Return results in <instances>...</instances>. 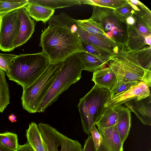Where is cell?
Instances as JSON below:
<instances>
[{
  "label": "cell",
  "instance_id": "6da1fadb",
  "mask_svg": "<svg viewBox=\"0 0 151 151\" xmlns=\"http://www.w3.org/2000/svg\"><path fill=\"white\" fill-rule=\"evenodd\" d=\"M40 46L50 63L64 60L71 55L85 52L76 34L60 27L50 26L41 35Z\"/></svg>",
  "mask_w": 151,
  "mask_h": 151
},
{
  "label": "cell",
  "instance_id": "7a4b0ae2",
  "mask_svg": "<svg viewBox=\"0 0 151 151\" xmlns=\"http://www.w3.org/2000/svg\"><path fill=\"white\" fill-rule=\"evenodd\" d=\"M50 63L48 58L42 52L21 54L12 60L6 75L9 80L21 86L23 89L39 77Z\"/></svg>",
  "mask_w": 151,
  "mask_h": 151
},
{
  "label": "cell",
  "instance_id": "3957f363",
  "mask_svg": "<svg viewBox=\"0 0 151 151\" xmlns=\"http://www.w3.org/2000/svg\"><path fill=\"white\" fill-rule=\"evenodd\" d=\"M91 6L93 13L89 19L96 23L108 37L125 49L128 40V25L126 19L114 9Z\"/></svg>",
  "mask_w": 151,
  "mask_h": 151
},
{
  "label": "cell",
  "instance_id": "277c9868",
  "mask_svg": "<svg viewBox=\"0 0 151 151\" xmlns=\"http://www.w3.org/2000/svg\"><path fill=\"white\" fill-rule=\"evenodd\" d=\"M107 63L117 81H142L151 87V71L144 69L140 65L135 51L119 48Z\"/></svg>",
  "mask_w": 151,
  "mask_h": 151
},
{
  "label": "cell",
  "instance_id": "5b68a950",
  "mask_svg": "<svg viewBox=\"0 0 151 151\" xmlns=\"http://www.w3.org/2000/svg\"><path fill=\"white\" fill-rule=\"evenodd\" d=\"M83 70V65L76 53L66 59L58 76L40 104L37 112H44L57 100L62 93L79 80Z\"/></svg>",
  "mask_w": 151,
  "mask_h": 151
},
{
  "label": "cell",
  "instance_id": "8992f818",
  "mask_svg": "<svg viewBox=\"0 0 151 151\" xmlns=\"http://www.w3.org/2000/svg\"><path fill=\"white\" fill-rule=\"evenodd\" d=\"M64 61L54 63H50L39 77L31 84L23 89L21 100L24 109L30 113L37 112L40 104L62 68Z\"/></svg>",
  "mask_w": 151,
  "mask_h": 151
},
{
  "label": "cell",
  "instance_id": "52a82bcc",
  "mask_svg": "<svg viewBox=\"0 0 151 151\" xmlns=\"http://www.w3.org/2000/svg\"><path fill=\"white\" fill-rule=\"evenodd\" d=\"M111 98L109 90L95 85L79 100L78 107L83 132L91 135V127L99 119L107 104Z\"/></svg>",
  "mask_w": 151,
  "mask_h": 151
},
{
  "label": "cell",
  "instance_id": "ba28073f",
  "mask_svg": "<svg viewBox=\"0 0 151 151\" xmlns=\"http://www.w3.org/2000/svg\"><path fill=\"white\" fill-rule=\"evenodd\" d=\"M128 0L133 8L132 16L134 23L132 25H128V40L125 49L135 51L147 45L145 38L151 35V12L139 1Z\"/></svg>",
  "mask_w": 151,
  "mask_h": 151
},
{
  "label": "cell",
  "instance_id": "9c48e42d",
  "mask_svg": "<svg viewBox=\"0 0 151 151\" xmlns=\"http://www.w3.org/2000/svg\"><path fill=\"white\" fill-rule=\"evenodd\" d=\"M38 127L47 151H83L78 141L68 137L50 125L40 123Z\"/></svg>",
  "mask_w": 151,
  "mask_h": 151
},
{
  "label": "cell",
  "instance_id": "30bf717a",
  "mask_svg": "<svg viewBox=\"0 0 151 151\" xmlns=\"http://www.w3.org/2000/svg\"><path fill=\"white\" fill-rule=\"evenodd\" d=\"M20 27L19 9L0 15V50L10 52L14 49Z\"/></svg>",
  "mask_w": 151,
  "mask_h": 151
},
{
  "label": "cell",
  "instance_id": "8fae6325",
  "mask_svg": "<svg viewBox=\"0 0 151 151\" xmlns=\"http://www.w3.org/2000/svg\"><path fill=\"white\" fill-rule=\"evenodd\" d=\"M150 95L149 86L144 82L141 81L128 90L111 98L104 106L114 108L133 99L140 100Z\"/></svg>",
  "mask_w": 151,
  "mask_h": 151
},
{
  "label": "cell",
  "instance_id": "7c38bea8",
  "mask_svg": "<svg viewBox=\"0 0 151 151\" xmlns=\"http://www.w3.org/2000/svg\"><path fill=\"white\" fill-rule=\"evenodd\" d=\"M101 137L100 145L96 151H123V145L116 125L101 129L98 128Z\"/></svg>",
  "mask_w": 151,
  "mask_h": 151
},
{
  "label": "cell",
  "instance_id": "4fadbf2b",
  "mask_svg": "<svg viewBox=\"0 0 151 151\" xmlns=\"http://www.w3.org/2000/svg\"><path fill=\"white\" fill-rule=\"evenodd\" d=\"M124 104L135 114L143 124L151 125V95L140 100L133 99Z\"/></svg>",
  "mask_w": 151,
  "mask_h": 151
},
{
  "label": "cell",
  "instance_id": "5bb4252c",
  "mask_svg": "<svg viewBox=\"0 0 151 151\" xmlns=\"http://www.w3.org/2000/svg\"><path fill=\"white\" fill-rule=\"evenodd\" d=\"M20 27L18 36L14 43V48L25 43L34 33L35 24L24 7L19 9Z\"/></svg>",
  "mask_w": 151,
  "mask_h": 151
},
{
  "label": "cell",
  "instance_id": "9a60e30c",
  "mask_svg": "<svg viewBox=\"0 0 151 151\" xmlns=\"http://www.w3.org/2000/svg\"><path fill=\"white\" fill-rule=\"evenodd\" d=\"M76 34L80 39L114 54L118 52L119 48L122 49L111 40L93 35L78 26Z\"/></svg>",
  "mask_w": 151,
  "mask_h": 151
},
{
  "label": "cell",
  "instance_id": "2e32d148",
  "mask_svg": "<svg viewBox=\"0 0 151 151\" xmlns=\"http://www.w3.org/2000/svg\"><path fill=\"white\" fill-rule=\"evenodd\" d=\"M114 108L117 113L116 125L122 142L124 143L128 136L131 127V111L126 106L122 105Z\"/></svg>",
  "mask_w": 151,
  "mask_h": 151
},
{
  "label": "cell",
  "instance_id": "e0dca14e",
  "mask_svg": "<svg viewBox=\"0 0 151 151\" xmlns=\"http://www.w3.org/2000/svg\"><path fill=\"white\" fill-rule=\"evenodd\" d=\"M92 81L97 86L110 91L117 79L111 69L108 66H104L93 72Z\"/></svg>",
  "mask_w": 151,
  "mask_h": 151
},
{
  "label": "cell",
  "instance_id": "ac0fdd59",
  "mask_svg": "<svg viewBox=\"0 0 151 151\" xmlns=\"http://www.w3.org/2000/svg\"><path fill=\"white\" fill-rule=\"evenodd\" d=\"M27 143L34 151H47L39 130L38 125L31 122L26 131Z\"/></svg>",
  "mask_w": 151,
  "mask_h": 151
},
{
  "label": "cell",
  "instance_id": "d6986e66",
  "mask_svg": "<svg viewBox=\"0 0 151 151\" xmlns=\"http://www.w3.org/2000/svg\"><path fill=\"white\" fill-rule=\"evenodd\" d=\"M76 20L66 13L61 12L58 15L52 16L48 21V24L49 26L63 28L72 33L76 34L78 29Z\"/></svg>",
  "mask_w": 151,
  "mask_h": 151
},
{
  "label": "cell",
  "instance_id": "ffe728a7",
  "mask_svg": "<svg viewBox=\"0 0 151 151\" xmlns=\"http://www.w3.org/2000/svg\"><path fill=\"white\" fill-rule=\"evenodd\" d=\"M24 7L29 15L37 22L46 23L52 16L55 10L39 4L32 3Z\"/></svg>",
  "mask_w": 151,
  "mask_h": 151
},
{
  "label": "cell",
  "instance_id": "44dd1931",
  "mask_svg": "<svg viewBox=\"0 0 151 151\" xmlns=\"http://www.w3.org/2000/svg\"><path fill=\"white\" fill-rule=\"evenodd\" d=\"M76 54L82 64L84 70L90 72H93L107 64L97 57L86 52L81 51Z\"/></svg>",
  "mask_w": 151,
  "mask_h": 151
},
{
  "label": "cell",
  "instance_id": "7402d4cb",
  "mask_svg": "<svg viewBox=\"0 0 151 151\" xmlns=\"http://www.w3.org/2000/svg\"><path fill=\"white\" fill-rule=\"evenodd\" d=\"M29 3L37 4L51 9L81 5V0H28Z\"/></svg>",
  "mask_w": 151,
  "mask_h": 151
},
{
  "label": "cell",
  "instance_id": "603a6c76",
  "mask_svg": "<svg viewBox=\"0 0 151 151\" xmlns=\"http://www.w3.org/2000/svg\"><path fill=\"white\" fill-rule=\"evenodd\" d=\"M117 119V113L114 108L105 107L101 116L96 123L98 128L102 129L116 125Z\"/></svg>",
  "mask_w": 151,
  "mask_h": 151
},
{
  "label": "cell",
  "instance_id": "cb8c5ba5",
  "mask_svg": "<svg viewBox=\"0 0 151 151\" xmlns=\"http://www.w3.org/2000/svg\"><path fill=\"white\" fill-rule=\"evenodd\" d=\"M80 40L81 46L85 52L97 57L106 64L110 60V57L114 54L81 40Z\"/></svg>",
  "mask_w": 151,
  "mask_h": 151
},
{
  "label": "cell",
  "instance_id": "d4e9b609",
  "mask_svg": "<svg viewBox=\"0 0 151 151\" xmlns=\"http://www.w3.org/2000/svg\"><path fill=\"white\" fill-rule=\"evenodd\" d=\"M10 102L9 86L6 81L5 73L0 68V112L2 113Z\"/></svg>",
  "mask_w": 151,
  "mask_h": 151
},
{
  "label": "cell",
  "instance_id": "484cf974",
  "mask_svg": "<svg viewBox=\"0 0 151 151\" xmlns=\"http://www.w3.org/2000/svg\"><path fill=\"white\" fill-rule=\"evenodd\" d=\"M76 24L78 26L93 35L103 38L110 39L96 23L89 19L77 20Z\"/></svg>",
  "mask_w": 151,
  "mask_h": 151
},
{
  "label": "cell",
  "instance_id": "4316f807",
  "mask_svg": "<svg viewBox=\"0 0 151 151\" xmlns=\"http://www.w3.org/2000/svg\"><path fill=\"white\" fill-rule=\"evenodd\" d=\"M29 4L28 0H0V15L24 7Z\"/></svg>",
  "mask_w": 151,
  "mask_h": 151
},
{
  "label": "cell",
  "instance_id": "83f0119b",
  "mask_svg": "<svg viewBox=\"0 0 151 151\" xmlns=\"http://www.w3.org/2000/svg\"><path fill=\"white\" fill-rule=\"evenodd\" d=\"M151 46L147 45L141 49L135 51L140 65L144 69L151 71Z\"/></svg>",
  "mask_w": 151,
  "mask_h": 151
},
{
  "label": "cell",
  "instance_id": "f1b7e54d",
  "mask_svg": "<svg viewBox=\"0 0 151 151\" xmlns=\"http://www.w3.org/2000/svg\"><path fill=\"white\" fill-rule=\"evenodd\" d=\"M0 142L6 148L14 151L16 150L19 145L17 135L9 132L0 133Z\"/></svg>",
  "mask_w": 151,
  "mask_h": 151
},
{
  "label": "cell",
  "instance_id": "f546056e",
  "mask_svg": "<svg viewBox=\"0 0 151 151\" xmlns=\"http://www.w3.org/2000/svg\"><path fill=\"white\" fill-rule=\"evenodd\" d=\"M127 0H83L82 4L96 5L115 9L124 4Z\"/></svg>",
  "mask_w": 151,
  "mask_h": 151
},
{
  "label": "cell",
  "instance_id": "4dcf8cb0",
  "mask_svg": "<svg viewBox=\"0 0 151 151\" xmlns=\"http://www.w3.org/2000/svg\"><path fill=\"white\" fill-rule=\"evenodd\" d=\"M139 82L138 81L126 82L117 81L109 91L111 98L128 90Z\"/></svg>",
  "mask_w": 151,
  "mask_h": 151
},
{
  "label": "cell",
  "instance_id": "1f68e13d",
  "mask_svg": "<svg viewBox=\"0 0 151 151\" xmlns=\"http://www.w3.org/2000/svg\"><path fill=\"white\" fill-rule=\"evenodd\" d=\"M17 55L15 54L0 53V68L8 73L12 60Z\"/></svg>",
  "mask_w": 151,
  "mask_h": 151
},
{
  "label": "cell",
  "instance_id": "d6a6232c",
  "mask_svg": "<svg viewBox=\"0 0 151 151\" xmlns=\"http://www.w3.org/2000/svg\"><path fill=\"white\" fill-rule=\"evenodd\" d=\"M115 9L118 14L126 19L132 16L134 12L133 6L128 0L124 4Z\"/></svg>",
  "mask_w": 151,
  "mask_h": 151
},
{
  "label": "cell",
  "instance_id": "836d02e7",
  "mask_svg": "<svg viewBox=\"0 0 151 151\" xmlns=\"http://www.w3.org/2000/svg\"><path fill=\"white\" fill-rule=\"evenodd\" d=\"M90 132L96 149L97 150L101 142V135L96 128L95 124H94L91 127Z\"/></svg>",
  "mask_w": 151,
  "mask_h": 151
},
{
  "label": "cell",
  "instance_id": "e575fe53",
  "mask_svg": "<svg viewBox=\"0 0 151 151\" xmlns=\"http://www.w3.org/2000/svg\"><path fill=\"white\" fill-rule=\"evenodd\" d=\"M83 151H96L91 135L85 140Z\"/></svg>",
  "mask_w": 151,
  "mask_h": 151
},
{
  "label": "cell",
  "instance_id": "d590c367",
  "mask_svg": "<svg viewBox=\"0 0 151 151\" xmlns=\"http://www.w3.org/2000/svg\"><path fill=\"white\" fill-rule=\"evenodd\" d=\"M15 151H34L32 147L27 142L22 145H19Z\"/></svg>",
  "mask_w": 151,
  "mask_h": 151
},
{
  "label": "cell",
  "instance_id": "8d00e7d4",
  "mask_svg": "<svg viewBox=\"0 0 151 151\" xmlns=\"http://www.w3.org/2000/svg\"><path fill=\"white\" fill-rule=\"evenodd\" d=\"M126 21L128 25H132L134 23V19L132 15L127 17Z\"/></svg>",
  "mask_w": 151,
  "mask_h": 151
},
{
  "label": "cell",
  "instance_id": "74e56055",
  "mask_svg": "<svg viewBox=\"0 0 151 151\" xmlns=\"http://www.w3.org/2000/svg\"><path fill=\"white\" fill-rule=\"evenodd\" d=\"M17 116L14 114H12L8 117L9 120L12 122H16L17 121Z\"/></svg>",
  "mask_w": 151,
  "mask_h": 151
},
{
  "label": "cell",
  "instance_id": "f35d334b",
  "mask_svg": "<svg viewBox=\"0 0 151 151\" xmlns=\"http://www.w3.org/2000/svg\"><path fill=\"white\" fill-rule=\"evenodd\" d=\"M145 42L147 45L151 46V35L147 36L145 38Z\"/></svg>",
  "mask_w": 151,
  "mask_h": 151
},
{
  "label": "cell",
  "instance_id": "ab89813d",
  "mask_svg": "<svg viewBox=\"0 0 151 151\" xmlns=\"http://www.w3.org/2000/svg\"><path fill=\"white\" fill-rule=\"evenodd\" d=\"M0 151H15L10 150L2 145L0 142Z\"/></svg>",
  "mask_w": 151,
  "mask_h": 151
},
{
  "label": "cell",
  "instance_id": "60d3db41",
  "mask_svg": "<svg viewBox=\"0 0 151 151\" xmlns=\"http://www.w3.org/2000/svg\"><path fill=\"white\" fill-rule=\"evenodd\" d=\"M150 151H151L150 150Z\"/></svg>",
  "mask_w": 151,
  "mask_h": 151
}]
</instances>
